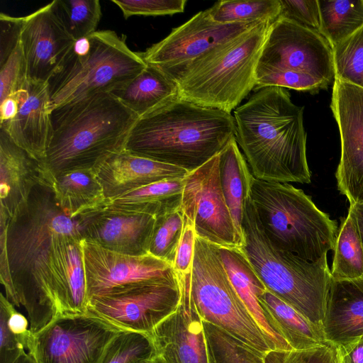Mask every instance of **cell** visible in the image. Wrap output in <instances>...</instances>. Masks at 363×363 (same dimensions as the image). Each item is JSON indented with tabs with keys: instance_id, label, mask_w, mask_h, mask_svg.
I'll return each mask as SVG.
<instances>
[{
	"instance_id": "6da1fadb",
	"label": "cell",
	"mask_w": 363,
	"mask_h": 363,
	"mask_svg": "<svg viewBox=\"0 0 363 363\" xmlns=\"http://www.w3.org/2000/svg\"><path fill=\"white\" fill-rule=\"evenodd\" d=\"M82 240L52 181L35 186L0 229V281L7 299L26 310L32 334L59 315L86 312Z\"/></svg>"
},
{
	"instance_id": "7a4b0ae2",
	"label": "cell",
	"mask_w": 363,
	"mask_h": 363,
	"mask_svg": "<svg viewBox=\"0 0 363 363\" xmlns=\"http://www.w3.org/2000/svg\"><path fill=\"white\" fill-rule=\"evenodd\" d=\"M235 139L257 179L309 184L303 108L279 86L255 91L234 111Z\"/></svg>"
},
{
	"instance_id": "3957f363",
	"label": "cell",
	"mask_w": 363,
	"mask_h": 363,
	"mask_svg": "<svg viewBox=\"0 0 363 363\" xmlns=\"http://www.w3.org/2000/svg\"><path fill=\"white\" fill-rule=\"evenodd\" d=\"M235 133L231 113L177 95L138 118L124 150L190 172L219 154Z\"/></svg>"
},
{
	"instance_id": "277c9868",
	"label": "cell",
	"mask_w": 363,
	"mask_h": 363,
	"mask_svg": "<svg viewBox=\"0 0 363 363\" xmlns=\"http://www.w3.org/2000/svg\"><path fill=\"white\" fill-rule=\"evenodd\" d=\"M138 116L111 93H100L51 111L52 133L42 162L51 177L75 169L95 172L124 150Z\"/></svg>"
},
{
	"instance_id": "5b68a950",
	"label": "cell",
	"mask_w": 363,
	"mask_h": 363,
	"mask_svg": "<svg viewBox=\"0 0 363 363\" xmlns=\"http://www.w3.org/2000/svg\"><path fill=\"white\" fill-rule=\"evenodd\" d=\"M271 23H259L189 62L159 69L177 84L180 98L231 113L255 87L256 68Z\"/></svg>"
},
{
	"instance_id": "8992f818",
	"label": "cell",
	"mask_w": 363,
	"mask_h": 363,
	"mask_svg": "<svg viewBox=\"0 0 363 363\" xmlns=\"http://www.w3.org/2000/svg\"><path fill=\"white\" fill-rule=\"evenodd\" d=\"M250 196L271 244L313 262H328L337 233V221L320 210L303 191L289 183L253 177Z\"/></svg>"
},
{
	"instance_id": "52a82bcc",
	"label": "cell",
	"mask_w": 363,
	"mask_h": 363,
	"mask_svg": "<svg viewBox=\"0 0 363 363\" xmlns=\"http://www.w3.org/2000/svg\"><path fill=\"white\" fill-rule=\"evenodd\" d=\"M242 228V248L266 287L322 329L333 279L328 263L310 262L274 247L262 228L250 195Z\"/></svg>"
},
{
	"instance_id": "ba28073f",
	"label": "cell",
	"mask_w": 363,
	"mask_h": 363,
	"mask_svg": "<svg viewBox=\"0 0 363 363\" xmlns=\"http://www.w3.org/2000/svg\"><path fill=\"white\" fill-rule=\"evenodd\" d=\"M115 31L97 30L75 40L59 70L48 80L51 111L123 86L146 67Z\"/></svg>"
},
{
	"instance_id": "9c48e42d",
	"label": "cell",
	"mask_w": 363,
	"mask_h": 363,
	"mask_svg": "<svg viewBox=\"0 0 363 363\" xmlns=\"http://www.w3.org/2000/svg\"><path fill=\"white\" fill-rule=\"evenodd\" d=\"M189 291L203 320L263 354L273 350L233 287L218 246L196 236Z\"/></svg>"
},
{
	"instance_id": "30bf717a",
	"label": "cell",
	"mask_w": 363,
	"mask_h": 363,
	"mask_svg": "<svg viewBox=\"0 0 363 363\" xmlns=\"http://www.w3.org/2000/svg\"><path fill=\"white\" fill-rule=\"evenodd\" d=\"M258 64L289 74L301 91L317 92L335 80L333 51L327 40L281 17L271 23Z\"/></svg>"
},
{
	"instance_id": "8fae6325",
	"label": "cell",
	"mask_w": 363,
	"mask_h": 363,
	"mask_svg": "<svg viewBox=\"0 0 363 363\" xmlns=\"http://www.w3.org/2000/svg\"><path fill=\"white\" fill-rule=\"evenodd\" d=\"M175 272L90 298L86 312L124 331L149 334L180 301Z\"/></svg>"
},
{
	"instance_id": "7c38bea8",
	"label": "cell",
	"mask_w": 363,
	"mask_h": 363,
	"mask_svg": "<svg viewBox=\"0 0 363 363\" xmlns=\"http://www.w3.org/2000/svg\"><path fill=\"white\" fill-rule=\"evenodd\" d=\"M122 331L88 312L59 315L32 334L27 350L38 363H104L111 344Z\"/></svg>"
},
{
	"instance_id": "4fadbf2b",
	"label": "cell",
	"mask_w": 363,
	"mask_h": 363,
	"mask_svg": "<svg viewBox=\"0 0 363 363\" xmlns=\"http://www.w3.org/2000/svg\"><path fill=\"white\" fill-rule=\"evenodd\" d=\"M181 206L184 219L194 223L196 236L218 247H237L220 184L218 154L184 177Z\"/></svg>"
},
{
	"instance_id": "5bb4252c",
	"label": "cell",
	"mask_w": 363,
	"mask_h": 363,
	"mask_svg": "<svg viewBox=\"0 0 363 363\" xmlns=\"http://www.w3.org/2000/svg\"><path fill=\"white\" fill-rule=\"evenodd\" d=\"M330 106L341 143L337 189L350 205L363 204V88L335 79Z\"/></svg>"
},
{
	"instance_id": "9a60e30c",
	"label": "cell",
	"mask_w": 363,
	"mask_h": 363,
	"mask_svg": "<svg viewBox=\"0 0 363 363\" xmlns=\"http://www.w3.org/2000/svg\"><path fill=\"white\" fill-rule=\"evenodd\" d=\"M259 23H219L212 19L208 9L173 28L167 37L140 55L147 65L158 68L184 65L235 39Z\"/></svg>"
},
{
	"instance_id": "2e32d148",
	"label": "cell",
	"mask_w": 363,
	"mask_h": 363,
	"mask_svg": "<svg viewBox=\"0 0 363 363\" xmlns=\"http://www.w3.org/2000/svg\"><path fill=\"white\" fill-rule=\"evenodd\" d=\"M190 273H175L181 293L179 303L147 334L152 355L162 363H210L203 319L190 294Z\"/></svg>"
},
{
	"instance_id": "e0dca14e",
	"label": "cell",
	"mask_w": 363,
	"mask_h": 363,
	"mask_svg": "<svg viewBox=\"0 0 363 363\" xmlns=\"http://www.w3.org/2000/svg\"><path fill=\"white\" fill-rule=\"evenodd\" d=\"M88 300L138 283L169 277L172 266L151 254L129 255L82 240Z\"/></svg>"
},
{
	"instance_id": "ac0fdd59",
	"label": "cell",
	"mask_w": 363,
	"mask_h": 363,
	"mask_svg": "<svg viewBox=\"0 0 363 363\" xmlns=\"http://www.w3.org/2000/svg\"><path fill=\"white\" fill-rule=\"evenodd\" d=\"M74 42L53 1L23 16L20 43L28 79L48 82L61 67Z\"/></svg>"
},
{
	"instance_id": "d6986e66",
	"label": "cell",
	"mask_w": 363,
	"mask_h": 363,
	"mask_svg": "<svg viewBox=\"0 0 363 363\" xmlns=\"http://www.w3.org/2000/svg\"><path fill=\"white\" fill-rule=\"evenodd\" d=\"M84 240L129 255L149 253L155 217L100 206L77 218Z\"/></svg>"
},
{
	"instance_id": "ffe728a7",
	"label": "cell",
	"mask_w": 363,
	"mask_h": 363,
	"mask_svg": "<svg viewBox=\"0 0 363 363\" xmlns=\"http://www.w3.org/2000/svg\"><path fill=\"white\" fill-rule=\"evenodd\" d=\"M52 180L40 160L0 128V229L6 226L35 186Z\"/></svg>"
},
{
	"instance_id": "44dd1931",
	"label": "cell",
	"mask_w": 363,
	"mask_h": 363,
	"mask_svg": "<svg viewBox=\"0 0 363 363\" xmlns=\"http://www.w3.org/2000/svg\"><path fill=\"white\" fill-rule=\"evenodd\" d=\"M13 142L38 160H43L51 133V101L48 82L28 79L21 91L16 116L0 126Z\"/></svg>"
},
{
	"instance_id": "7402d4cb",
	"label": "cell",
	"mask_w": 363,
	"mask_h": 363,
	"mask_svg": "<svg viewBox=\"0 0 363 363\" xmlns=\"http://www.w3.org/2000/svg\"><path fill=\"white\" fill-rule=\"evenodd\" d=\"M106 199L168 179L184 178L186 169L125 150L108 157L96 170Z\"/></svg>"
},
{
	"instance_id": "603a6c76",
	"label": "cell",
	"mask_w": 363,
	"mask_h": 363,
	"mask_svg": "<svg viewBox=\"0 0 363 363\" xmlns=\"http://www.w3.org/2000/svg\"><path fill=\"white\" fill-rule=\"evenodd\" d=\"M322 330L325 340L334 346L363 336V277L332 279Z\"/></svg>"
},
{
	"instance_id": "cb8c5ba5",
	"label": "cell",
	"mask_w": 363,
	"mask_h": 363,
	"mask_svg": "<svg viewBox=\"0 0 363 363\" xmlns=\"http://www.w3.org/2000/svg\"><path fill=\"white\" fill-rule=\"evenodd\" d=\"M218 250L233 287L273 350H294L269 321L259 299V295L267 288L257 275L242 248L218 247Z\"/></svg>"
},
{
	"instance_id": "d4e9b609",
	"label": "cell",
	"mask_w": 363,
	"mask_h": 363,
	"mask_svg": "<svg viewBox=\"0 0 363 363\" xmlns=\"http://www.w3.org/2000/svg\"><path fill=\"white\" fill-rule=\"evenodd\" d=\"M218 155L220 184L233 221L236 246L242 247L245 245L242 228L245 205L250 195L254 177L235 137Z\"/></svg>"
},
{
	"instance_id": "484cf974",
	"label": "cell",
	"mask_w": 363,
	"mask_h": 363,
	"mask_svg": "<svg viewBox=\"0 0 363 363\" xmlns=\"http://www.w3.org/2000/svg\"><path fill=\"white\" fill-rule=\"evenodd\" d=\"M259 299L272 325L294 350H307L330 344L325 340L320 327L268 289L259 295Z\"/></svg>"
},
{
	"instance_id": "4316f807",
	"label": "cell",
	"mask_w": 363,
	"mask_h": 363,
	"mask_svg": "<svg viewBox=\"0 0 363 363\" xmlns=\"http://www.w3.org/2000/svg\"><path fill=\"white\" fill-rule=\"evenodd\" d=\"M184 177L164 179L106 199V208L155 217L182 206Z\"/></svg>"
},
{
	"instance_id": "83f0119b",
	"label": "cell",
	"mask_w": 363,
	"mask_h": 363,
	"mask_svg": "<svg viewBox=\"0 0 363 363\" xmlns=\"http://www.w3.org/2000/svg\"><path fill=\"white\" fill-rule=\"evenodd\" d=\"M111 94L140 118L177 96L178 88L162 70L147 65L135 78Z\"/></svg>"
},
{
	"instance_id": "f1b7e54d",
	"label": "cell",
	"mask_w": 363,
	"mask_h": 363,
	"mask_svg": "<svg viewBox=\"0 0 363 363\" xmlns=\"http://www.w3.org/2000/svg\"><path fill=\"white\" fill-rule=\"evenodd\" d=\"M55 199L72 218L100 207L106 197L96 172L91 169H75L53 177Z\"/></svg>"
},
{
	"instance_id": "f546056e",
	"label": "cell",
	"mask_w": 363,
	"mask_h": 363,
	"mask_svg": "<svg viewBox=\"0 0 363 363\" xmlns=\"http://www.w3.org/2000/svg\"><path fill=\"white\" fill-rule=\"evenodd\" d=\"M320 33L331 48L363 27V0H318Z\"/></svg>"
},
{
	"instance_id": "4dcf8cb0",
	"label": "cell",
	"mask_w": 363,
	"mask_h": 363,
	"mask_svg": "<svg viewBox=\"0 0 363 363\" xmlns=\"http://www.w3.org/2000/svg\"><path fill=\"white\" fill-rule=\"evenodd\" d=\"M330 273L333 279H356L363 277V246L352 216L342 220L333 248Z\"/></svg>"
},
{
	"instance_id": "1f68e13d",
	"label": "cell",
	"mask_w": 363,
	"mask_h": 363,
	"mask_svg": "<svg viewBox=\"0 0 363 363\" xmlns=\"http://www.w3.org/2000/svg\"><path fill=\"white\" fill-rule=\"evenodd\" d=\"M208 11L219 23H272L280 15L281 3L279 0L219 1Z\"/></svg>"
},
{
	"instance_id": "d6a6232c",
	"label": "cell",
	"mask_w": 363,
	"mask_h": 363,
	"mask_svg": "<svg viewBox=\"0 0 363 363\" xmlns=\"http://www.w3.org/2000/svg\"><path fill=\"white\" fill-rule=\"evenodd\" d=\"M210 363H264L263 353L219 327L203 320Z\"/></svg>"
},
{
	"instance_id": "836d02e7",
	"label": "cell",
	"mask_w": 363,
	"mask_h": 363,
	"mask_svg": "<svg viewBox=\"0 0 363 363\" xmlns=\"http://www.w3.org/2000/svg\"><path fill=\"white\" fill-rule=\"evenodd\" d=\"M55 11L74 40L95 33L102 16L99 0H55Z\"/></svg>"
},
{
	"instance_id": "e575fe53",
	"label": "cell",
	"mask_w": 363,
	"mask_h": 363,
	"mask_svg": "<svg viewBox=\"0 0 363 363\" xmlns=\"http://www.w3.org/2000/svg\"><path fill=\"white\" fill-rule=\"evenodd\" d=\"M184 227L182 206L156 216L149 253L172 266Z\"/></svg>"
},
{
	"instance_id": "d590c367",
	"label": "cell",
	"mask_w": 363,
	"mask_h": 363,
	"mask_svg": "<svg viewBox=\"0 0 363 363\" xmlns=\"http://www.w3.org/2000/svg\"><path fill=\"white\" fill-rule=\"evenodd\" d=\"M332 51L335 79L363 88V27Z\"/></svg>"
},
{
	"instance_id": "8d00e7d4",
	"label": "cell",
	"mask_w": 363,
	"mask_h": 363,
	"mask_svg": "<svg viewBox=\"0 0 363 363\" xmlns=\"http://www.w3.org/2000/svg\"><path fill=\"white\" fill-rule=\"evenodd\" d=\"M152 354V347L147 335L122 331L111 344L104 363H130Z\"/></svg>"
},
{
	"instance_id": "74e56055",
	"label": "cell",
	"mask_w": 363,
	"mask_h": 363,
	"mask_svg": "<svg viewBox=\"0 0 363 363\" xmlns=\"http://www.w3.org/2000/svg\"><path fill=\"white\" fill-rule=\"evenodd\" d=\"M28 80L26 64L21 43L0 65V102L18 95Z\"/></svg>"
},
{
	"instance_id": "f35d334b",
	"label": "cell",
	"mask_w": 363,
	"mask_h": 363,
	"mask_svg": "<svg viewBox=\"0 0 363 363\" xmlns=\"http://www.w3.org/2000/svg\"><path fill=\"white\" fill-rule=\"evenodd\" d=\"M264 363H337L336 351L331 344L307 350H272L264 354Z\"/></svg>"
},
{
	"instance_id": "ab89813d",
	"label": "cell",
	"mask_w": 363,
	"mask_h": 363,
	"mask_svg": "<svg viewBox=\"0 0 363 363\" xmlns=\"http://www.w3.org/2000/svg\"><path fill=\"white\" fill-rule=\"evenodd\" d=\"M125 19L133 16H164L182 13L186 0H112Z\"/></svg>"
},
{
	"instance_id": "60d3db41",
	"label": "cell",
	"mask_w": 363,
	"mask_h": 363,
	"mask_svg": "<svg viewBox=\"0 0 363 363\" xmlns=\"http://www.w3.org/2000/svg\"><path fill=\"white\" fill-rule=\"evenodd\" d=\"M279 17L320 33V12L318 0H279Z\"/></svg>"
},
{
	"instance_id": "b9f144b4",
	"label": "cell",
	"mask_w": 363,
	"mask_h": 363,
	"mask_svg": "<svg viewBox=\"0 0 363 363\" xmlns=\"http://www.w3.org/2000/svg\"><path fill=\"white\" fill-rule=\"evenodd\" d=\"M9 301L0 294V363H13L26 351L22 340L9 328L7 323Z\"/></svg>"
},
{
	"instance_id": "7bdbcfd3",
	"label": "cell",
	"mask_w": 363,
	"mask_h": 363,
	"mask_svg": "<svg viewBox=\"0 0 363 363\" xmlns=\"http://www.w3.org/2000/svg\"><path fill=\"white\" fill-rule=\"evenodd\" d=\"M196 234L194 223L184 219V227L172 264L177 274H189L191 271Z\"/></svg>"
},
{
	"instance_id": "ee69618b",
	"label": "cell",
	"mask_w": 363,
	"mask_h": 363,
	"mask_svg": "<svg viewBox=\"0 0 363 363\" xmlns=\"http://www.w3.org/2000/svg\"><path fill=\"white\" fill-rule=\"evenodd\" d=\"M23 17L0 14V65L8 59L20 43Z\"/></svg>"
},
{
	"instance_id": "f6af8a7d",
	"label": "cell",
	"mask_w": 363,
	"mask_h": 363,
	"mask_svg": "<svg viewBox=\"0 0 363 363\" xmlns=\"http://www.w3.org/2000/svg\"><path fill=\"white\" fill-rule=\"evenodd\" d=\"M335 347L337 363H363V336Z\"/></svg>"
},
{
	"instance_id": "bcb514c9",
	"label": "cell",
	"mask_w": 363,
	"mask_h": 363,
	"mask_svg": "<svg viewBox=\"0 0 363 363\" xmlns=\"http://www.w3.org/2000/svg\"><path fill=\"white\" fill-rule=\"evenodd\" d=\"M20 94L21 92L16 96H10L0 102V126L16 116L19 106Z\"/></svg>"
},
{
	"instance_id": "7dc6e473",
	"label": "cell",
	"mask_w": 363,
	"mask_h": 363,
	"mask_svg": "<svg viewBox=\"0 0 363 363\" xmlns=\"http://www.w3.org/2000/svg\"><path fill=\"white\" fill-rule=\"evenodd\" d=\"M348 213L352 216L357 225L363 246V204L350 205Z\"/></svg>"
},
{
	"instance_id": "c3c4849f",
	"label": "cell",
	"mask_w": 363,
	"mask_h": 363,
	"mask_svg": "<svg viewBox=\"0 0 363 363\" xmlns=\"http://www.w3.org/2000/svg\"><path fill=\"white\" fill-rule=\"evenodd\" d=\"M13 363H38L33 354L30 352H23Z\"/></svg>"
},
{
	"instance_id": "681fc988",
	"label": "cell",
	"mask_w": 363,
	"mask_h": 363,
	"mask_svg": "<svg viewBox=\"0 0 363 363\" xmlns=\"http://www.w3.org/2000/svg\"><path fill=\"white\" fill-rule=\"evenodd\" d=\"M147 363H162L160 360L155 356L152 355L147 359Z\"/></svg>"
},
{
	"instance_id": "f907efd6",
	"label": "cell",
	"mask_w": 363,
	"mask_h": 363,
	"mask_svg": "<svg viewBox=\"0 0 363 363\" xmlns=\"http://www.w3.org/2000/svg\"><path fill=\"white\" fill-rule=\"evenodd\" d=\"M149 358V357H148ZM147 359H137V360H135V361H133L130 363H147Z\"/></svg>"
}]
</instances>
